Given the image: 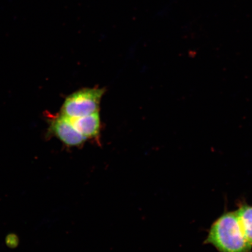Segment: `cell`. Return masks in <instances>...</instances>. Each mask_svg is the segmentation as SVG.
<instances>
[{"label": "cell", "instance_id": "6da1fadb", "mask_svg": "<svg viewBox=\"0 0 252 252\" xmlns=\"http://www.w3.org/2000/svg\"><path fill=\"white\" fill-rule=\"evenodd\" d=\"M205 243L219 252H252V246L242 231L236 211L223 213L213 223Z\"/></svg>", "mask_w": 252, "mask_h": 252}, {"label": "cell", "instance_id": "7a4b0ae2", "mask_svg": "<svg viewBox=\"0 0 252 252\" xmlns=\"http://www.w3.org/2000/svg\"><path fill=\"white\" fill-rule=\"evenodd\" d=\"M103 94L101 88H86L71 94L63 104L62 115L71 119L98 112Z\"/></svg>", "mask_w": 252, "mask_h": 252}, {"label": "cell", "instance_id": "3957f363", "mask_svg": "<svg viewBox=\"0 0 252 252\" xmlns=\"http://www.w3.org/2000/svg\"><path fill=\"white\" fill-rule=\"evenodd\" d=\"M51 129L60 140L68 147H80L87 140L69 119L62 114L52 121Z\"/></svg>", "mask_w": 252, "mask_h": 252}, {"label": "cell", "instance_id": "277c9868", "mask_svg": "<svg viewBox=\"0 0 252 252\" xmlns=\"http://www.w3.org/2000/svg\"><path fill=\"white\" fill-rule=\"evenodd\" d=\"M71 121L77 130L87 139L98 136L100 126L99 112L83 117L71 119Z\"/></svg>", "mask_w": 252, "mask_h": 252}, {"label": "cell", "instance_id": "5b68a950", "mask_svg": "<svg viewBox=\"0 0 252 252\" xmlns=\"http://www.w3.org/2000/svg\"><path fill=\"white\" fill-rule=\"evenodd\" d=\"M236 213L245 237L252 246V206L242 204L236 210Z\"/></svg>", "mask_w": 252, "mask_h": 252}]
</instances>
